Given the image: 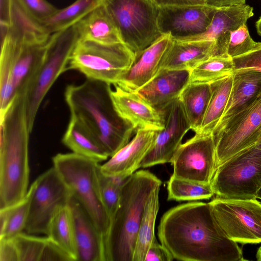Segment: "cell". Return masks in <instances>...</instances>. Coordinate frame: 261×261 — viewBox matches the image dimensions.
Here are the masks:
<instances>
[{"mask_svg":"<svg viewBox=\"0 0 261 261\" xmlns=\"http://www.w3.org/2000/svg\"><path fill=\"white\" fill-rule=\"evenodd\" d=\"M174 258L169 251L156 238L148 248L144 261H171Z\"/></svg>","mask_w":261,"mask_h":261,"instance_id":"42","label":"cell"},{"mask_svg":"<svg viewBox=\"0 0 261 261\" xmlns=\"http://www.w3.org/2000/svg\"><path fill=\"white\" fill-rule=\"evenodd\" d=\"M233 72L253 70L261 72V47L232 58Z\"/></svg>","mask_w":261,"mask_h":261,"instance_id":"40","label":"cell"},{"mask_svg":"<svg viewBox=\"0 0 261 261\" xmlns=\"http://www.w3.org/2000/svg\"><path fill=\"white\" fill-rule=\"evenodd\" d=\"M161 243L174 259L184 261H242L238 243L216 221L208 203L192 202L171 208L159 227Z\"/></svg>","mask_w":261,"mask_h":261,"instance_id":"1","label":"cell"},{"mask_svg":"<svg viewBox=\"0 0 261 261\" xmlns=\"http://www.w3.org/2000/svg\"><path fill=\"white\" fill-rule=\"evenodd\" d=\"M102 0H76L69 6L59 9L50 17L40 22L49 34L74 25L101 4Z\"/></svg>","mask_w":261,"mask_h":261,"instance_id":"30","label":"cell"},{"mask_svg":"<svg viewBox=\"0 0 261 261\" xmlns=\"http://www.w3.org/2000/svg\"><path fill=\"white\" fill-rule=\"evenodd\" d=\"M73 26L79 40L105 44L123 43L116 25L101 4Z\"/></svg>","mask_w":261,"mask_h":261,"instance_id":"25","label":"cell"},{"mask_svg":"<svg viewBox=\"0 0 261 261\" xmlns=\"http://www.w3.org/2000/svg\"><path fill=\"white\" fill-rule=\"evenodd\" d=\"M172 41L169 35H162L150 46L135 53L133 64L116 85L126 91L137 92L148 84L160 70Z\"/></svg>","mask_w":261,"mask_h":261,"instance_id":"18","label":"cell"},{"mask_svg":"<svg viewBox=\"0 0 261 261\" xmlns=\"http://www.w3.org/2000/svg\"><path fill=\"white\" fill-rule=\"evenodd\" d=\"M19 1L27 12L39 22L50 17L58 10L46 0H19Z\"/></svg>","mask_w":261,"mask_h":261,"instance_id":"39","label":"cell"},{"mask_svg":"<svg viewBox=\"0 0 261 261\" xmlns=\"http://www.w3.org/2000/svg\"><path fill=\"white\" fill-rule=\"evenodd\" d=\"M98 187L103 204L111 220L119 205L122 188L127 179L103 174L99 164L97 170Z\"/></svg>","mask_w":261,"mask_h":261,"instance_id":"36","label":"cell"},{"mask_svg":"<svg viewBox=\"0 0 261 261\" xmlns=\"http://www.w3.org/2000/svg\"><path fill=\"white\" fill-rule=\"evenodd\" d=\"M0 210L21 201L29 190V131L25 92L0 113Z\"/></svg>","mask_w":261,"mask_h":261,"instance_id":"2","label":"cell"},{"mask_svg":"<svg viewBox=\"0 0 261 261\" xmlns=\"http://www.w3.org/2000/svg\"><path fill=\"white\" fill-rule=\"evenodd\" d=\"M215 45L213 40L173 39L160 69L191 71L202 61L215 56Z\"/></svg>","mask_w":261,"mask_h":261,"instance_id":"24","label":"cell"},{"mask_svg":"<svg viewBox=\"0 0 261 261\" xmlns=\"http://www.w3.org/2000/svg\"><path fill=\"white\" fill-rule=\"evenodd\" d=\"M253 11L252 7L246 4L218 8L204 33L182 40H213L215 56L228 57L231 33L246 24L247 20L254 14Z\"/></svg>","mask_w":261,"mask_h":261,"instance_id":"19","label":"cell"},{"mask_svg":"<svg viewBox=\"0 0 261 261\" xmlns=\"http://www.w3.org/2000/svg\"><path fill=\"white\" fill-rule=\"evenodd\" d=\"M8 29L1 27V110L6 109L16 95L26 91L41 64L49 40H23L10 33Z\"/></svg>","mask_w":261,"mask_h":261,"instance_id":"5","label":"cell"},{"mask_svg":"<svg viewBox=\"0 0 261 261\" xmlns=\"http://www.w3.org/2000/svg\"><path fill=\"white\" fill-rule=\"evenodd\" d=\"M255 26L258 34L261 37V16L256 22Z\"/></svg>","mask_w":261,"mask_h":261,"instance_id":"47","label":"cell"},{"mask_svg":"<svg viewBox=\"0 0 261 261\" xmlns=\"http://www.w3.org/2000/svg\"><path fill=\"white\" fill-rule=\"evenodd\" d=\"M123 43L135 53L145 49L162 35L157 23L159 8L151 0H102Z\"/></svg>","mask_w":261,"mask_h":261,"instance_id":"9","label":"cell"},{"mask_svg":"<svg viewBox=\"0 0 261 261\" xmlns=\"http://www.w3.org/2000/svg\"><path fill=\"white\" fill-rule=\"evenodd\" d=\"M159 111L164 127L158 130L151 147L141 163V168L170 163L184 136L191 129L179 96Z\"/></svg>","mask_w":261,"mask_h":261,"instance_id":"15","label":"cell"},{"mask_svg":"<svg viewBox=\"0 0 261 261\" xmlns=\"http://www.w3.org/2000/svg\"><path fill=\"white\" fill-rule=\"evenodd\" d=\"M135 53L123 43L105 44L79 40L70 56L68 70L88 80L116 85L133 64Z\"/></svg>","mask_w":261,"mask_h":261,"instance_id":"7","label":"cell"},{"mask_svg":"<svg viewBox=\"0 0 261 261\" xmlns=\"http://www.w3.org/2000/svg\"><path fill=\"white\" fill-rule=\"evenodd\" d=\"M53 163L72 196L85 210L105 242L111 220L99 192L97 178L99 163L72 152L57 154L53 158Z\"/></svg>","mask_w":261,"mask_h":261,"instance_id":"6","label":"cell"},{"mask_svg":"<svg viewBox=\"0 0 261 261\" xmlns=\"http://www.w3.org/2000/svg\"><path fill=\"white\" fill-rule=\"evenodd\" d=\"M158 130L138 129L133 138L105 163L100 170L110 176L127 178L141 168V163L151 147Z\"/></svg>","mask_w":261,"mask_h":261,"instance_id":"20","label":"cell"},{"mask_svg":"<svg viewBox=\"0 0 261 261\" xmlns=\"http://www.w3.org/2000/svg\"><path fill=\"white\" fill-rule=\"evenodd\" d=\"M260 135L261 94L213 135L216 168L233 156L255 145Z\"/></svg>","mask_w":261,"mask_h":261,"instance_id":"13","label":"cell"},{"mask_svg":"<svg viewBox=\"0 0 261 261\" xmlns=\"http://www.w3.org/2000/svg\"><path fill=\"white\" fill-rule=\"evenodd\" d=\"M208 203L216 221L229 239L242 244L261 243L260 202L216 197Z\"/></svg>","mask_w":261,"mask_h":261,"instance_id":"11","label":"cell"},{"mask_svg":"<svg viewBox=\"0 0 261 261\" xmlns=\"http://www.w3.org/2000/svg\"><path fill=\"white\" fill-rule=\"evenodd\" d=\"M260 47L261 42L251 38L246 24H244L231 33L227 55L232 59Z\"/></svg>","mask_w":261,"mask_h":261,"instance_id":"38","label":"cell"},{"mask_svg":"<svg viewBox=\"0 0 261 261\" xmlns=\"http://www.w3.org/2000/svg\"><path fill=\"white\" fill-rule=\"evenodd\" d=\"M168 200L193 201L209 199L214 193L211 184H202L177 178L172 175L167 182Z\"/></svg>","mask_w":261,"mask_h":261,"instance_id":"35","label":"cell"},{"mask_svg":"<svg viewBox=\"0 0 261 261\" xmlns=\"http://www.w3.org/2000/svg\"><path fill=\"white\" fill-rule=\"evenodd\" d=\"M211 95L210 83H190L179 96L191 129L195 134L201 126Z\"/></svg>","mask_w":261,"mask_h":261,"instance_id":"27","label":"cell"},{"mask_svg":"<svg viewBox=\"0 0 261 261\" xmlns=\"http://www.w3.org/2000/svg\"><path fill=\"white\" fill-rule=\"evenodd\" d=\"M62 141L73 153L98 163L110 157L93 135L72 118L70 117Z\"/></svg>","mask_w":261,"mask_h":261,"instance_id":"26","label":"cell"},{"mask_svg":"<svg viewBox=\"0 0 261 261\" xmlns=\"http://www.w3.org/2000/svg\"><path fill=\"white\" fill-rule=\"evenodd\" d=\"M230 93L222 117L213 132L218 133L227 122L247 108L261 94V72L253 71L234 72Z\"/></svg>","mask_w":261,"mask_h":261,"instance_id":"23","label":"cell"},{"mask_svg":"<svg viewBox=\"0 0 261 261\" xmlns=\"http://www.w3.org/2000/svg\"><path fill=\"white\" fill-rule=\"evenodd\" d=\"M8 30L15 37L31 42H46L51 35L27 12L19 0H11Z\"/></svg>","mask_w":261,"mask_h":261,"instance_id":"29","label":"cell"},{"mask_svg":"<svg viewBox=\"0 0 261 261\" xmlns=\"http://www.w3.org/2000/svg\"><path fill=\"white\" fill-rule=\"evenodd\" d=\"M110 84L87 79L81 84L68 85L65 99L73 118L113 155L127 144L136 130L121 119L113 106Z\"/></svg>","mask_w":261,"mask_h":261,"instance_id":"3","label":"cell"},{"mask_svg":"<svg viewBox=\"0 0 261 261\" xmlns=\"http://www.w3.org/2000/svg\"><path fill=\"white\" fill-rule=\"evenodd\" d=\"M190 73L189 70L161 69L137 92L159 111L180 96L190 83Z\"/></svg>","mask_w":261,"mask_h":261,"instance_id":"22","label":"cell"},{"mask_svg":"<svg viewBox=\"0 0 261 261\" xmlns=\"http://www.w3.org/2000/svg\"><path fill=\"white\" fill-rule=\"evenodd\" d=\"M256 259L258 261H261V246H260L256 252Z\"/></svg>","mask_w":261,"mask_h":261,"instance_id":"48","label":"cell"},{"mask_svg":"<svg viewBox=\"0 0 261 261\" xmlns=\"http://www.w3.org/2000/svg\"><path fill=\"white\" fill-rule=\"evenodd\" d=\"M158 7L204 5V0H151Z\"/></svg>","mask_w":261,"mask_h":261,"instance_id":"44","label":"cell"},{"mask_svg":"<svg viewBox=\"0 0 261 261\" xmlns=\"http://www.w3.org/2000/svg\"><path fill=\"white\" fill-rule=\"evenodd\" d=\"M217 9L202 5L160 7L159 31L175 40L199 35L206 31Z\"/></svg>","mask_w":261,"mask_h":261,"instance_id":"16","label":"cell"},{"mask_svg":"<svg viewBox=\"0 0 261 261\" xmlns=\"http://www.w3.org/2000/svg\"><path fill=\"white\" fill-rule=\"evenodd\" d=\"M31 190L18 203L0 210V239H12L24 230L30 203Z\"/></svg>","mask_w":261,"mask_h":261,"instance_id":"33","label":"cell"},{"mask_svg":"<svg viewBox=\"0 0 261 261\" xmlns=\"http://www.w3.org/2000/svg\"><path fill=\"white\" fill-rule=\"evenodd\" d=\"M156 189L146 205L137 235L133 261H144L148 248L155 239V222L159 209V194Z\"/></svg>","mask_w":261,"mask_h":261,"instance_id":"32","label":"cell"},{"mask_svg":"<svg viewBox=\"0 0 261 261\" xmlns=\"http://www.w3.org/2000/svg\"><path fill=\"white\" fill-rule=\"evenodd\" d=\"M216 197L256 199L261 188V150L256 145L219 166L211 182Z\"/></svg>","mask_w":261,"mask_h":261,"instance_id":"10","label":"cell"},{"mask_svg":"<svg viewBox=\"0 0 261 261\" xmlns=\"http://www.w3.org/2000/svg\"><path fill=\"white\" fill-rule=\"evenodd\" d=\"M255 145L259 149L261 150V135Z\"/></svg>","mask_w":261,"mask_h":261,"instance_id":"49","label":"cell"},{"mask_svg":"<svg viewBox=\"0 0 261 261\" xmlns=\"http://www.w3.org/2000/svg\"><path fill=\"white\" fill-rule=\"evenodd\" d=\"M161 185V180L147 170L136 171L127 178L105 239L106 261H133L146 205Z\"/></svg>","mask_w":261,"mask_h":261,"instance_id":"4","label":"cell"},{"mask_svg":"<svg viewBox=\"0 0 261 261\" xmlns=\"http://www.w3.org/2000/svg\"><path fill=\"white\" fill-rule=\"evenodd\" d=\"M232 74L210 83L211 95L209 103L199 130L195 134H212L227 103L232 87Z\"/></svg>","mask_w":261,"mask_h":261,"instance_id":"28","label":"cell"},{"mask_svg":"<svg viewBox=\"0 0 261 261\" xmlns=\"http://www.w3.org/2000/svg\"><path fill=\"white\" fill-rule=\"evenodd\" d=\"M78 40L74 26L50 35L41 64L25 91L27 119L30 133L43 98L59 76L68 70L70 56Z\"/></svg>","mask_w":261,"mask_h":261,"instance_id":"8","label":"cell"},{"mask_svg":"<svg viewBox=\"0 0 261 261\" xmlns=\"http://www.w3.org/2000/svg\"><path fill=\"white\" fill-rule=\"evenodd\" d=\"M0 261H19L13 238L0 239Z\"/></svg>","mask_w":261,"mask_h":261,"instance_id":"43","label":"cell"},{"mask_svg":"<svg viewBox=\"0 0 261 261\" xmlns=\"http://www.w3.org/2000/svg\"><path fill=\"white\" fill-rule=\"evenodd\" d=\"M256 198L261 199V188L258 191L256 194Z\"/></svg>","mask_w":261,"mask_h":261,"instance_id":"50","label":"cell"},{"mask_svg":"<svg viewBox=\"0 0 261 261\" xmlns=\"http://www.w3.org/2000/svg\"><path fill=\"white\" fill-rule=\"evenodd\" d=\"M31 196L25 231L29 234L47 235L50 220L61 206L68 204L71 194L53 166L30 187Z\"/></svg>","mask_w":261,"mask_h":261,"instance_id":"12","label":"cell"},{"mask_svg":"<svg viewBox=\"0 0 261 261\" xmlns=\"http://www.w3.org/2000/svg\"><path fill=\"white\" fill-rule=\"evenodd\" d=\"M68 204L73 222L76 260L106 261L104 238L90 217L72 195Z\"/></svg>","mask_w":261,"mask_h":261,"instance_id":"21","label":"cell"},{"mask_svg":"<svg viewBox=\"0 0 261 261\" xmlns=\"http://www.w3.org/2000/svg\"><path fill=\"white\" fill-rule=\"evenodd\" d=\"M170 163L173 167V176L194 182L211 184L217 169L213 134H195L181 143Z\"/></svg>","mask_w":261,"mask_h":261,"instance_id":"14","label":"cell"},{"mask_svg":"<svg viewBox=\"0 0 261 261\" xmlns=\"http://www.w3.org/2000/svg\"><path fill=\"white\" fill-rule=\"evenodd\" d=\"M47 239L22 232L15 237L19 261H40Z\"/></svg>","mask_w":261,"mask_h":261,"instance_id":"37","label":"cell"},{"mask_svg":"<svg viewBox=\"0 0 261 261\" xmlns=\"http://www.w3.org/2000/svg\"><path fill=\"white\" fill-rule=\"evenodd\" d=\"M233 73L231 58L226 56H212L191 71L190 83H210Z\"/></svg>","mask_w":261,"mask_h":261,"instance_id":"34","label":"cell"},{"mask_svg":"<svg viewBox=\"0 0 261 261\" xmlns=\"http://www.w3.org/2000/svg\"><path fill=\"white\" fill-rule=\"evenodd\" d=\"M47 237L65 250L76 260L74 226L68 204L61 206L55 213L49 222Z\"/></svg>","mask_w":261,"mask_h":261,"instance_id":"31","label":"cell"},{"mask_svg":"<svg viewBox=\"0 0 261 261\" xmlns=\"http://www.w3.org/2000/svg\"><path fill=\"white\" fill-rule=\"evenodd\" d=\"M11 0H1L0 23L10 25Z\"/></svg>","mask_w":261,"mask_h":261,"instance_id":"46","label":"cell"},{"mask_svg":"<svg viewBox=\"0 0 261 261\" xmlns=\"http://www.w3.org/2000/svg\"><path fill=\"white\" fill-rule=\"evenodd\" d=\"M109 94L115 111L118 116L138 129L161 130L164 127L162 116L137 92L126 91L117 85Z\"/></svg>","mask_w":261,"mask_h":261,"instance_id":"17","label":"cell"},{"mask_svg":"<svg viewBox=\"0 0 261 261\" xmlns=\"http://www.w3.org/2000/svg\"><path fill=\"white\" fill-rule=\"evenodd\" d=\"M47 241L40 261H74L62 247L47 237Z\"/></svg>","mask_w":261,"mask_h":261,"instance_id":"41","label":"cell"},{"mask_svg":"<svg viewBox=\"0 0 261 261\" xmlns=\"http://www.w3.org/2000/svg\"><path fill=\"white\" fill-rule=\"evenodd\" d=\"M246 0H204V5L214 8L245 4Z\"/></svg>","mask_w":261,"mask_h":261,"instance_id":"45","label":"cell"}]
</instances>
